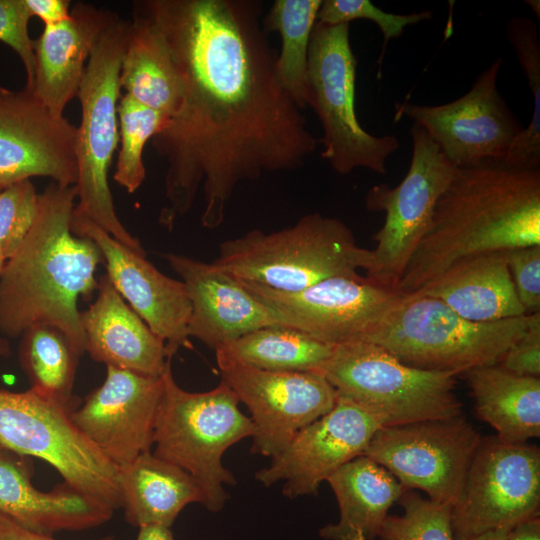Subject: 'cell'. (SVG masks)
Segmentation results:
<instances>
[{"mask_svg":"<svg viewBox=\"0 0 540 540\" xmlns=\"http://www.w3.org/2000/svg\"><path fill=\"white\" fill-rule=\"evenodd\" d=\"M184 86L180 110L151 139L167 163L168 230L202 190L201 225L225 220L237 186L304 166L319 140L281 85L257 0H146Z\"/></svg>","mask_w":540,"mask_h":540,"instance_id":"1","label":"cell"},{"mask_svg":"<svg viewBox=\"0 0 540 540\" xmlns=\"http://www.w3.org/2000/svg\"><path fill=\"white\" fill-rule=\"evenodd\" d=\"M540 245V169L456 168L396 290L406 296L454 262Z\"/></svg>","mask_w":540,"mask_h":540,"instance_id":"2","label":"cell"},{"mask_svg":"<svg viewBox=\"0 0 540 540\" xmlns=\"http://www.w3.org/2000/svg\"><path fill=\"white\" fill-rule=\"evenodd\" d=\"M74 186L49 183L39 194L34 223L0 275V331L22 335L37 324L61 330L75 352H85L78 301L97 290L96 244L71 230Z\"/></svg>","mask_w":540,"mask_h":540,"instance_id":"3","label":"cell"},{"mask_svg":"<svg viewBox=\"0 0 540 540\" xmlns=\"http://www.w3.org/2000/svg\"><path fill=\"white\" fill-rule=\"evenodd\" d=\"M212 263L236 279L296 293L332 277L362 276L372 252L342 220L313 212L275 232L252 229L222 242Z\"/></svg>","mask_w":540,"mask_h":540,"instance_id":"4","label":"cell"},{"mask_svg":"<svg viewBox=\"0 0 540 540\" xmlns=\"http://www.w3.org/2000/svg\"><path fill=\"white\" fill-rule=\"evenodd\" d=\"M163 379L152 453L191 475L204 493L203 506L219 512L229 498L225 486L237 483L224 466L223 455L231 446L253 436V423L223 381L209 391H187L175 381L171 361Z\"/></svg>","mask_w":540,"mask_h":540,"instance_id":"5","label":"cell"},{"mask_svg":"<svg viewBox=\"0 0 540 540\" xmlns=\"http://www.w3.org/2000/svg\"><path fill=\"white\" fill-rule=\"evenodd\" d=\"M129 21L117 17L95 43L77 97L81 121L76 127L77 204L73 213L88 218L124 246L145 252L117 216L108 173L119 143L120 70Z\"/></svg>","mask_w":540,"mask_h":540,"instance_id":"6","label":"cell"},{"mask_svg":"<svg viewBox=\"0 0 540 540\" xmlns=\"http://www.w3.org/2000/svg\"><path fill=\"white\" fill-rule=\"evenodd\" d=\"M530 314L492 322L463 318L441 301L403 296L367 336L402 363L455 376L498 364L526 332Z\"/></svg>","mask_w":540,"mask_h":540,"instance_id":"7","label":"cell"},{"mask_svg":"<svg viewBox=\"0 0 540 540\" xmlns=\"http://www.w3.org/2000/svg\"><path fill=\"white\" fill-rule=\"evenodd\" d=\"M319 373L338 396L376 416L383 427L462 414L455 375L408 366L371 342L334 346Z\"/></svg>","mask_w":540,"mask_h":540,"instance_id":"8","label":"cell"},{"mask_svg":"<svg viewBox=\"0 0 540 540\" xmlns=\"http://www.w3.org/2000/svg\"><path fill=\"white\" fill-rule=\"evenodd\" d=\"M350 24L313 27L307 61L306 104L323 129L321 157L341 175L365 168L384 175L400 146L393 135L374 136L355 112L357 60L350 44Z\"/></svg>","mask_w":540,"mask_h":540,"instance_id":"9","label":"cell"},{"mask_svg":"<svg viewBox=\"0 0 540 540\" xmlns=\"http://www.w3.org/2000/svg\"><path fill=\"white\" fill-rule=\"evenodd\" d=\"M72 410L32 388L0 390V447L45 461L64 483L116 510L119 469L77 428Z\"/></svg>","mask_w":540,"mask_h":540,"instance_id":"10","label":"cell"},{"mask_svg":"<svg viewBox=\"0 0 540 540\" xmlns=\"http://www.w3.org/2000/svg\"><path fill=\"white\" fill-rule=\"evenodd\" d=\"M410 135L412 157L405 177L395 187L375 185L365 197L368 211L385 214L373 236L376 246L365 276L395 290L456 169L421 126L413 123Z\"/></svg>","mask_w":540,"mask_h":540,"instance_id":"11","label":"cell"},{"mask_svg":"<svg viewBox=\"0 0 540 540\" xmlns=\"http://www.w3.org/2000/svg\"><path fill=\"white\" fill-rule=\"evenodd\" d=\"M540 449L527 443L483 438L451 507L455 540L511 528L539 516Z\"/></svg>","mask_w":540,"mask_h":540,"instance_id":"12","label":"cell"},{"mask_svg":"<svg viewBox=\"0 0 540 540\" xmlns=\"http://www.w3.org/2000/svg\"><path fill=\"white\" fill-rule=\"evenodd\" d=\"M482 440L463 414L378 429L363 455L389 471L406 489L453 505Z\"/></svg>","mask_w":540,"mask_h":540,"instance_id":"13","label":"cell"},{"mask_svg":"<svg viewBox=\"0 0 540 540\" xmlns=\"http://www.w3.org/2000/svg\"><path fill=\"white\" fill-rule=\"evenodd\" d=\"M239 281L280 326L333 346L364 341L403 297L366 276L332 277L296 293Z\"/></svg>","mask_w":540,"mask_h":540,"instance_id":"14","label":"cell"},{"mask_svg":"<svg viewBox=\"0 0 540 540\" xmlns=\"http://www.w3.org/2000/svg\"><path fill=\"white\" fill-rule=\"evenodd\" d=\"M502 59L476 78L460 98L441 105L396 104L395 118L421 126L456 168L500 163L523 127L501 96L497 80Z\"/></svg>","mask_w":540,"mask_h":540,"instance_id":"15","label":"cell"},{"mask_svg":"<svg viewBox=\"0 0 540 540\" xmlns=\"http://www.w3.org/2000/svg\"><path fill=\"white\" fill-rule=\"evenodd\" d=\"M221 381L250 412L251 452L279 455L306 426L329 412L337 392L317 372H276L216 356Z\"/></svg>","mask_w":540,"mask_h":540,"instance_id":"16","label":"cell"},{"mask_svg":"<svg viewBox=\"0 0 540 540\" xmlns=\"http://www.w3.org/2000/svg\"><path fill=\"white\" fill-rule=\"evenodd\" d=\"M380 419L338 396L333 408L303 428L269 466L258 470L255 479L266 487L282 483L289 498L317 495L330 475L363 455Z\"/></svg>","mask_w":540,"mask_h":540,"instance_id":"17","label":"cell"},{"mask_svg":"<svg viewBox=\"0 0 540 540\" xmlns=\"http://www.w3.org/2000/svg\"><path fill=\"white\" fill-rule=\"evenodd\" d=\"M163 392V374L151 376L106 366L102 385L71 411V418L87 439L121 468L151 451Z\"/></svg>","mask_w":540,"mask_h":540,"instance_id":"18","label":"cell"},{"mask_svg":"<svg viewBox=\"0 0 540 540\" xmlns=\"http://www.w3.org/2000/svg\"><path fill=\"white\" fill-rule=\"evenodd\" d=\"M77 182L76 127L23 87L0 86V188L31 177Z\"/></svg>","mask_w":540,"mask_h":540,"instance_id":"19","label":"cell"},{"mask_svg":"<svg viewBox=\"0 0 540 540\" xmlns=\"http://www.w3.org/2000/svg\"><path fill=\"white\" fill-rule=\"evenodd\" d=\"M71 230L98 247L107 277L127 304L160 337L170 358L190 348L191 302L185 284L166 276L146 259L86 217L72 214Z\"/></svg>","mask_w":540,"mask_h":540,"instance_id":"20","label":"cell"},{"mask_svg":"<svg viewBox=\"0 0 540 540\" xmlns=\"http://www.w3.org/2000/svg\"><path fill=\"white\" fill-rule=\"evenodd\" d=\"M163 258L186 286L190 338L215 351L252 331L280 326L255 295L214 263L171 252Z\"/></svg>","mask_w":540,"mask_h":540,"instance_id":"21","label":"cell"},{"mask_svg":"<svg viewBox=\"0 0 540 540\" xmlns=\"http://www.w3.org/2000/svg\"><path fill=\"white\" fill-rule=\"evenodd\" d=\"M116 17L108 10L77 2L67 20L44 26L33 40L35 72L29 90L56 118L64 117L66 105L77 96L91 51Z\"/></svg>","mask_w":540,"mask_h":540,"instance_id":"22","label":"cell"},{"mask_svg":"<svg viewBox=\"0 0 540 540\" xmlns=\"http://www.w3.org/2000/svg\"><path fill=\"white\" fill-rule=\"evenodd\" d=\"M85 352L119 369L160 376L172 360L158 337L113 287L107 275L98 281L97 296L80 311Z\"/></svg>","mask_w":540,"mask_h":540,"instance_id":"23","label":"cell"},{"mask_svg":"<svg viewBox=\"0 0 540 540\" xmlns=\"http://www.w3.org/2000/svg\"><path fill=\"white\" fill-rule=\"evenodd\" d=\"M114 509L63 483L49 492L33 486L28 465L0 447V514L30 531L51 535L109 521Z\"/></svg>","mask_w":540,"mask_h":540,"instance_id":"24","label":"cell"},{"mask_svg":"<svg viewBox=\"0 0 540 540\" xmlns=\"http://www.w3.org/2000/svg\"><path fill=\"white\" fill-rule=\"evenodd\" d=\"M406 296L437 299L458 315L475 322L527 315L518 300L504 252L460 259Z\"/></svg>","mask_w":540,"mask_h":540,"instance_id":"25","label":"cell"},{"mask_svg":"<svg viewBox=\"0 0 540 540\" xmlns=\"http://www.w3.org/2000/svg\"><path fill=\"white\" fill-rule=\"evenodd\" d=\"M339 506V520L319 530L326 540H377L389 509L406 489L384 467L360 455L326 480Z\"/></svg>","mask_w":540,"mask_h":540,"instance_id":"26","label":"cell"},{"mask_svg":"<svg viewBox=\"0 0 540 540\" xmlns=\"http://www.w3.org/2000/svg\"><path fill=\"white\" fill-rule=\"evenodd\" d=\"M118 469L120 508L124 509L126 521L135 527L171 528L187 505H204V493L194 478L152 451Z\"/></svg>","mask_w":540,"mask_h":540,"instance_id":"27","label":"cell"},{"mask_svg":"<svg viewBox=\"0 0 540 540\" xmlns=\"http://www.w3.org/2000/svg\"><path fill=\"white\" fill-rule=\"evenodd\" d=\"M120 86L137 102L169 118L184 99L182 80L159 29L136 6L128 26Z\"/></svg>","mask_w":540,"mask_h":540,"instance_id":"28","label":"cell"},{"mask_svg":"<svg viewBox=\"0 0 540 540\" xmlns=\"http://www.w3.org/2000/svg\"><path fill=\"white\" fill-rule=\"evenodd\" d=\"M477 417L507 443L540 436V379L512 374L498 364L465 373Z\"/></svg>","mask_w":540,"mask_h":540,"instance_id":"29","label":"cell"},{"mask_svg":"<svg viewBox=\"0 0 540 540\" xmlns=\"http://www.w3.org/2000/svg\"><path fill=\"white\" fill-rule=\"evenodd\" d=\"M333 349L296 329L272 326L223 345L215 355L266 371L319 373Z\"/></svg>","mask_w":540,"mask_h":540,"instance_id":"30","label":"cell"},{"mask_svg":"<svg viewBox=\"0 0 540 540\" xmlns=\"http://www.w3.org/2000/svg\"><path fill=\"white\" fill-rule=\"evenodd\" d=\"M322 0H275L262 21L266 33L278 32L282 45L276 72L283 88L303 110L311 34Z\"/></svg>","mask_w":540,"mask_h":540,"instance_id":"31","label":"cell"},{"mask_svg":"<svg viewBox=\"0 0 540 540\" xmlns=\"http://www.w3.org/2000/svg\"><path fill=\"white\" fill-rule=\"evenodd\" d=\"M79 355L66 335L54 326L37 324L22 334L21 365L31 388L70 408Z\"/></svg>","mask_w":540,"mask_h":540,"instance_id":"32","label":"cell"},{"mask_svg":"<svg viewBox=\"0 0 540 540\" xmlns=\"http://www.w3.org/2000/svg\"><path fill=\"white\" fill-rule=\"evenodd\" d=\"M506 33L533 95V112L528 126L514 138L500 163L517 169H540V44L537 24L530 18L513 17L507 24Z\"/></svg>","mask_w":540,"mask_h":540,"instance_id":"33","label":"cell"},{"mask_svg":"<svg viewBox=\"0 0 540 540\" xmlns=\"http://www.w3.org/2000/svg\"><path fill=\"white\" fill-rule=\"evenodd\" d=\"M118 120L120 147L113 180L132 194L145 180V144L167 125L169 117L124 94L118 103Z\"/></svg>","mask_w":540,"mask_h":540,"instance_id":"34","label":"cell"},{"mask_svg":"<svg viewBox=\"0 0 540 540\" xmlns=\"http://www.w3.org/2000/svg\"><path fill=\"white\" fill-rule=\"evenodd\" d=\"M401 515H387L378 540H455L451 524V505L423 498L406 490L397 501Z\"/></svg>","mask_w":540,"mask_h":540,"instance_id":"35","label":"cell"},{"mask_svg":"<svg viewBox=\"0 0 540 540\" xmlns=\"http://www.w3.org/2000/svg\"><path fill=\"white\" fill-rule=\"evenodd\" d=\"M433 15L431 10H423L410 14L388 13L369 0H322L317 13V21L326 25L349 23L358 19H366L377 24L383 34V47L378 60V78L386 51L391 39L400 37L406 26L429 20Z\"/></svg>","mask_w":540,"mask_h":540,"instance_id":"36","label":"cell"},{"mask_svg":"<svg viewBox=\"0 0 540 540\" xmlns=\"http://www.w3.org/2000/svg\"><path fill=\"white\" fill-rule=\"evenodd\" d=\"M38 197L30 179L0 188V249L6 261L30 231L37 215Z\"/></svg>","mask_w":540,"mask_h":540,"instance_id":"37","label":"cell"},{"mask_svg":"<svg viewBox=\"0 0 540 540\" xmlns=\"http://www.w3.org/2000/svg\"><path fill=\"white\" fill-rule=\"evenodd\" d=\"M31 14L24 0H0V41L8 45L20 58L26 73V87L30 89L35 72L33 40L29 36Z\"/></svg>","mask_w":540,"mask_h":540,"instance_id":"38","label":"cell"},{"mask_svg":"<svg viewBox=\"0 0 540 540\" xmlns=\"http://www.w3.org/2000/svg\"><path fill=\"white\" fill-rule=\"evenodd\" d=\"M506 263L525 313L540 312V245L504 251Z\"/></svg>","mask_w":540,"mask_h":540,"instance_id":"39","label":"cell"},{"mask_svg":"<svg viewBox=\"0 0 540 540\" xmlns=\"http://www.w3.org/2000/svg\"><path fill=\"white\" fill-rule=\"evenodd\" d=\"M498 365L518 376L539 378L540 312L530 314L526 332L505 352Z\"/></svg>","mask_w":540,"mask_h":540,"instance_id":"40","label":"cell"},{"mask_svg":"<svg viewBox=\"0 0 540 540\" xmlns=\"http://www.w3.org/2000/svg\"><path fill=\"white\" fill-rule=\"evenodd\" d=\"M31 16H36L51 26L61 23L70 17L71 2L69 0H24Z\"/></svg>","mask_w":540,"mask_h":540,"instance_id":"41","label":"cell"},{"mask_svg":"<svg viewBox=\"0 0 540 540\" xmlns=\"http://www.w3.org/2000/svg\"><path fill=\"white\" fill-rule=\"evenodd\" d=\"M0 540H55L51 535L36 533L23 528L12 519L0 514ZM98 540H113L106 536Z\"/></svg>","mask_w":540,"mask_h":540,"instance_id":"42","label":"cell"},{"mask_svg":"<svg viewBox=\"0 0 540 540\" xmlns=\"http://www.w3.org/2000/svg\"><path fill=\"white\" fill-rule=\"evenodd\" d=\"M507 540H540V518L535 516L512 526Z\"/></svg>","mask_w":540,"mask_h":540,"instance_id":"43","label":"cell"},{"mask_svg":"<svg viewBox=\"0 0 540 540\" xmlns=\"http://www.w3.org/2000/svg\"><path fill=\"white\" fill-rule=\"evenodd\" d=\"M136 540H174L170 527L146 525L139 528Z\"/></svg>","mask_w":540,"mask_h":540,"instance_id":"44","label":"cell"},{"mask_svg":"<svg viewBox=\"0 0 540 540\" xmlns=\"http://www.w3.org/2000/svg\"><path fill=\"white\" fill-rule=\"evenodd\" d=\"M510 528H499L477 535L469 540H507V533Z\"/></svg>","mask_w":540,"mask_h":540,"instance_id":"45","label":"cell"},{"mask_svg":"<svg viewBox=\"0 0 540 540\" xmlns=\"http://www.w3.org/2000/svg\"><path fill=\"white\" fill-rule=\"evenodd\" d=\"M10 354V345L8 341L0 337V358L7 357Z\"/></svg>","mask_w":540,"mask_h":540,"instance_id":"46","label":"cell"},{"mask_svg":"<svg viewBox=\"0 0 540 540\" xmlns=\"http://www.w3.org/2000/svg\"><path fill=\"white\" fill-rule=\"evenodd\" d=\"M525 2L527 3L528 6L531 7L533 12L537 15V18L539 19V17H540V2H539V0H528V1H525Z\"/></svg>","mask_w":540,"mask_h":540,"instance_id":"47","label":"cell"},{"mask_svg":"<svg viewBox=\"0 0 540 540\" xmlns=\"http://www.w3.org/2000/svg\"><path fill=\"white\" fill-rule=\"evenodd\" d=\"M5 263H6V260L1 252V249H0V275L4 269V266H5Z\"/></svg>","mask_w":540,"mask_h":540,"instance_id":"48","label":"cell"}]
</instances>
